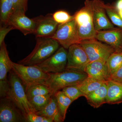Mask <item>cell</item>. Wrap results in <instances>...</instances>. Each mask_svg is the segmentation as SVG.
<instances>
[{
	"mask_svg": "<svg viewBox=\"0 0 122 122\" xmlns=\"http://www.w3.org/2000/svg\"><path fill=\"white\" fill-rule=\"evenodd\" d=\"M36 46L33 51L18 63L26 66L37 65L46 60L59 49L60 44L50 38H37Z\"/></svg>",
	"mask_w": 122,
	"mask_h": 122,
	"instance_id": "1",
	"label": "cell"
},
{
	"mask_svg": "<svg viewBox=\"0 0 122 122\" xmlns=\"http://www.w3.org/2000/svg\"><path fill=\"white\" fill-rule=\"evenodd\" d=\"M49 74L47 85L53 95L67 86L78 85L88 76L86 72L74 69H66L59 73Z\"/></svg>",
	"mask_w": 122,
	"mask_h": 122,
	"instance_id": "2",
	"label": "cell"
},
{
	"mask_svg": "<svg viewBox=\"0 0 122 122\" xmlns=\"http://www.w3.org/2000/svg\"><path fill=\"white\" fill-rule=\"evenodd\" d=\"M84 6L74 15L79 37L82 41L96 38L97 30L92 14V0H85Z\"/></svg>",
	"mask_w": 122,
	"mask_h": 122,
	"instance_id": "3",
	"label": "cell"
},
{
	"mask_svg": "<svg viewBox=\"0 0 122 122\" xmlns=\"http://www.w3.org/2000/svg\"><path fill=\"white\" fill-rule=\"evenodd\" d=\"M8 80L9 89L7 96L13 100L25 117L26 114L34 112L26 96L25 85L12 70L8 75Z\"/></svg>",
	"mask_w": 122,
	"mask_h": 122,
	"instance_id": "4",
	"label": "cell"
},
{
	"mask_svg": "<svg viewBox=\"0 0 122 122\" xmlns=\"http://www.w3.org/2000/svg\"><path fill=\"white\" fill-rule=\"evenodd\" d=\"M12 70L25 86L37 84L47 85L50 78L49 73L44 72L36 65L26 66L13 62Z\"/></svg>",
	"mask_w": 122,
	"mask_h": 122,
	"instance_id": "5",
	"label": "cell"
},
{
	"mask_svg": "<svg viewBox=\"0 0 122 122\" xmlns=\"http://www.w3.org/2000/svg\"><path fill=\"white\" fill-rule=\"evenodd\" d=\"M50 38L56 40L66 49L72 45L80 44L81 41L74 19L65 24H59L56 32Z\"/></svg>",
	"mask_w": 122,
	"mask_h": 122,
	"instance_id": "6",
	"label": "cell"
},
{
	"mask_svg": "<svg viewBox=\"0 0 122 122\" xmlns=\"http://www.w3.org/2000/svg\"><path fill=\"white\" fill-rule=\"evenodd\" d=\"M79 44L86 53L90 62L99 60L107 61L110 55L116 52L110 46L96 38L83 40Z\"/></svg>",
	"mask_w": 122,
	"mask_h": 122,
	"instance_id": "7",
	"label": "cell"
},
{
	"mask_svg": "<svg viewBox=\"0 0 122 122\" xmlns=\"http://www.w3.org/2000/svg\"><path fill=\"white\" fill-rule=\"evenodd\" d=\"M62 46L50 57L41 63L35 65L46 73H56L66 69L68 52Z\"/></svg>",
	"mask_w": 122,
	"mask_h": 122,
	"instance_id": "8",
	"label": "cell"
},
{
	"mask_svg": "<svg viewBox=\"0 0 122 122\" xmlns=\"http://www.w3.org/2000/svg\"><path fill=\"white\" fill-rule=\"evenodd\" d=\"M0 122H26L25 116L22 112L8 96L1 98Z\"/></svg>",
	"mask_w": 122,
	"mask_h": 122,
	"instance_id": "9",
	"label": "cell"
},
{
	"mask_svg": "<svg viewBox=\"0 0 122 122\" xmlns=\"http://www.w3.org/2000/svg\"><path fill=\"white\" fill-rule=\"evenodd\" d=\"M13 62L9 56L5 42L0 46V97L7 95L9 89L8 75L12 70Z\"/></svg>",
	"mask_w": 122,
	"mask_h": 122,
	"instance_id": "10",
	"label": "cell"
},
{
	"mask_svg": "<svg viewBox=\"0 0 122 122\" xmlns=\"http://www.w3.org/2000/svg\"><path fill=\"white\" fill-rule=\"evenodd\" d=\"M66 69H74L85 72L90 61L86 53L79 44L72 45L68 49Z\"/></svg>",
	"mask_w": 122,
	"mask_h": 122,
	"instance_id": "11",
	"label": "cell"
},
{
	"mask_svg": "<svg viewBox=\"0 0 122 122\" xmlns=\"http://www.w3.org/2000/svg\"><path fill=\"white\" fill-rule=\"evenodd\" d=\"M25 12L14 11L11 14L8 20L7 24L20 30L25 36L32 34L35 31L36 22L34 18L30 19L25 15Z\"/></svg>",
	"mask_w": 122,
	"mask_h": 122,
	"instance_id": "12",
	"label": "cell"
},
{
	"mask_svg": "<svg viewBox=\"0 0 122 122\" xmlns=\"http://www.w3.org/2000/svg\"><path fill=\"white\" fill-rule=\"evenodd\" d=\"M105 4L102 0H92V10L94 25L97 31L114 28L107 15Z\"/></svg>",
	"mask_w": 122,
	"mask_h": 122,
	"instance_id": "13",
	"label": "cell"
},
{
	"mask_svg": "<svg viewBox=\"0 0 122 122\" xmlns=\"http://www.w3.org/2000/svg\"><path fill=\"white\" fill-rule=\"evenodd\" d=\"M34 18L36 22L34 34L36 38H50L54 34L59 25L51 14L41 15Z\"/></svg>",
	"mask_w": 122,
	"mask_h": 122,
	"instance_id": "14",
	"label": "cell"
},
{
	"mask_svg": "<svg viewBox=\"0 0 122 122\" xmlns=\"http://www.w3.org/2000/svg\"><path fill=\"white\" fill-rule=\"evenodd\" d=\"M97 31L96 39L110 46L116 52L122 51V28H113Z\"/></svg>",
	"mask_w": 122,
	"mask_h": 122,
	"instance_id": "15",
	"label": "cell"
},
{
	"mask_svg": "<svg viewBox=\"0 0 122 122\" xmlns=\"http://www.w3.org/2000/svg\"><path fill=\"white\" fill-rule=\"evenodd\" d=\"M85 72L88 76L104 82L110 80V74L106 61L99 60L90 62L86 66Z\"/></svg>",
	"mask_w": 122,
	"mask_h": 122,
	"instance_id": "16",
	"label": "cell"
},
{
	"mask_svg": "<svg viewBox=\"0 0 122 122\" xmlns=\"http://www.w3.org/2000/svg\"><path fill=\"white\" fill-rule=\"evenodd\" d=\"M35 113L48 119L51 122H63L60 114L56 99L54 95L51 97L49 102L44 109Z\"/></svg>",
	"mask_w": 122,
	"mask_h": 122,
	"instance_id": "17",
	"label": "cell"
},
{
	"mask_svg": "<svg viewBox=\"0 0 122 122\" xmlns=\"http://www.w3.org/2000/svg\"><path fill=\"white\" fill-rule=\"evenodd\" d=\"M107 82L103 84L100 87L85 95L89 105L94 108H98L106 103L107 95Z\"/></svg>",
	"mask_w": 122,
	"mask_h": 122,
	"instance_id": "18",
	"label": "cell"
},
{
	"mask_svg": "<svg viewBox=\"0 0 122 122\" xmlns=\"http://www.w3.org/2000/svg\"><path fill=\"white\" fill-rule=\"evenodd\" d=\"M106 103L110 105L122 103V84L112 80L107 82Z\"/></svg>",
	"mask_w": 122,
	"mask_h": 122,
	"instance_id": "19",
	"label": "cell"
},
{
	"mask_svg": "<svg viewBox=\"0 0 122 122\" xmlns=\"http://www.w3.org/2000/svg\"><path fill=\"white\" fill-rule=\"evenodd\" d=\"M106 82L88 76L77 85L79 89L83 95V97L87 94L94 91Z\"/></svg>",
	"mask_w": 122,
	"mask_h": 122,
	"instance_id": "20",
	"label": "cell"
},
{
	"mask_svg": "<svg viewBox=\"0 0 122 122\" xmlns=\"http://www.w3.org/2000/svg\"><path fill=\"white\" fill-rule=\"evenodd\" d=\"M54 95L56 99L61 117L64 122L68 108L73 102L62 91L57 92Z\"/></svg>",
	"mask_w": 122,
	"mask_h": 122,
	"instance_id": "21",
	"label": "cell"
},
{
	"mask_svg": "<svg viewBox=\"0 0 122 122\" xmlns=\"http://www.w3.org/2000/svg\"><path fill=\"white\" fill-rule=\"evenodd\" d=\"M25 90L28 99L35 96L50 94H53L49 87L44 84H34L27 86H25Z\"/></svg>",
	"mask_w": 122,
	"mask_h": 122,
	"instance_id": "22",
	"label": "cell"
},
{
	"mask_svg": "<svg viewBox=\"0 0 122 122\" xmlns=\"http://www.w3.org/2000/svg\"><path fill=\"white\" fill-rule=\"evenodd\" d=\"M13 12L12 0H0V25L7 24L9 18Z\"/></svg>",
	"mask_w": 122,
	"mask_h": 122,
	"instance_id": "23",
	"label": "cell"
},
{
	"mask_svg": "<svg viewBox=\"0 0 122 122\" xmlns=\"http://www.w3.org/2000/svg\"><path fill=\"white\" fill-rule=\"evenodd\" d=\"M107 63L111 76L122 66V51L112 54L107 60Z\"/></svg>",
	"mask_w": 122,
	"mask_h": 122,
	"instance_id": "24",
	"label": "cell"
},
{
	"mask_svg": "<svg viewBox=\"0 0 122 122\" xmlns=\"http://www.w3.org/2000/svg\"><path fill=\"white\" fill-rule=\"evenodd\" d=\"M53 95L52 94H50L46 95L35 96L29 99V102L34 112H37L44 109L49 102L51 97Z\"/></svg>",
	"mask_w": 122,
	"mask_h": 122,
	"instance_id": "25",
	"label": "cell"
},
{
	"mask_svg": "<svg viewBox=\"0 0 122 122\" xmlns=\"http://www.w3.org/2000/svg\"><path fill=\"white\" fill-rule=\"evenodd\" d=\"M105 9L107 15L112 23L115 25L122 28V18L118 11L115 7L110 4L105 5Z\"/></svg>",
	"mask_w": 122,
	"mask_h": 122,
	"instance_id": "26",
	"label": "cell"
},
{
	"mask_svg": "<svg viewBox=\"0 0 122 122\" xmlns=\"http://www.w3.org/2000/svg\"><path fill=\"white\" fill-rule=\"evenodd\" d=\"M62 91L73 102L80 97H83V94L79 89L77 85L67 86L63 88Z\"/></svg>",
	"mask_w": 122,
	"mask_h": 122,
	"instance_id": "27",
	"label": "cell"
},
{
	"mask_svg": "<svg viewBox=\"0 0 122 122\" xmlns=\"http://www.w3.org/2000/svg\"><path fill=\"white\" fill-rule=\"evenodd\" d=\"M55 20L59 24H65L74 19V15H71L64 10H59L52 14Z\"/></svg>",
	"mask_w": 122,
	"mask_h": 122,
	"instance_id": "28",
	"label": "cell"
},
{
	"mask_svg": "<svg viewBox=\"0 0 122 122\" xmlns=\"http://www.w3.org/2000/svg\"><path fill=\"white\" fill-rule=\"evenodd\" d=\"M25 120L27 122H51L48 119L38 115L33 112L26 114Z\"/></svg>",
	"mask_w": 122,
	"mask_h": 122,
	"instance_id": "29",
	"label": "cell"
},
{
	"mask_svg": "<svg viewBox=\"0 0 122 122\" xmlns=\"http://www.w3.org/2000/svg\"><path fill=\"white\" fill-rule=\"evenodd\" d=\"M13 11H21L26 12L28 9V0H12Z\"/></svg>",
	"mask_w": 122,
	"mask_h": 122,
	"instance_id": "30",
	"label": "cell"
},
{
	"mask_svg": "<svg viewBox=\"0 0 122 122\" xmlns=\"http://www.w3.org/2000/svg\"><path fill=\"white\" fill-rule=\"evenodd\" d=\"M14 29L11 25L6 24L0 25V46L1 45L4 41L5 37L8 33L11 30Z\"/></svg>",
	"mask_w": 122,
	"mask_h": 122,
	"instance_id": "31",
	"label": "cell"
},
{
	"mask_svg": "<svg viewBox=\"0 0 122 122\" xmlns=\"http://www.w3.org/2000/svg\"><path fill=\"white\" fill-rule=\"evenodd\" d=\"M110 80L122 84V66L111 76Z\"/></svg>",
	"mask_w": 122,
	"mask_h": 122,
	"instance_id": "32",
	"label": "cell"
},
{
	"mask_svg": "<svg viewBox=\"0 0 122 122\" xmlns=\"http://www.w3.org/2000/svg\"><path fill=\"white\" fill-rule=\"evenodd\" d=\"M115 7L118 11L122 10V0H118L116 4Z\"/></svg>",
	"mask_w": 122,
	"mask_h": 122,
	"instance_id": "33",
	"label": "cell"
},
{
	"mask_svg": "<svg viewBox=\"0 0 122 122\" xmlns=\"http://www.w3.org/2000/svg\"><path fill=\"white\" fill-rule=\"evenodd\" d=\"M118 11L119 13V15H120V17L122 18V10H120Z\"/></svg>",
	"mask_w": 122,
	"mask_h": 122,
	"instance_id": "34",
	"label": "cell"
}]
</instances>
